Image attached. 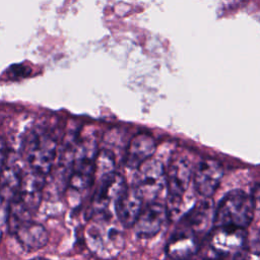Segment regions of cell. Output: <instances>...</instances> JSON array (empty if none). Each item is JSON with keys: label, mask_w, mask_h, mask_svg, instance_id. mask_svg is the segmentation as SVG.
<instances>
[{"label": "cell", "mask_w": 260, "mask_h": 260, "mask_svg": "<svg viewBox=\"0 0 260 260\" xmlns=\"http://www.w3.org/2000/svg\"><path fill=\"white\" fill-rule=\"evenodd\" d=\"M46 177L29 170L22 177L18 198L34 212L40 205Z\"/></svg>", "instance_id": "cell-14"}, {"label": "cell", "mask_w": 260, "mask_h": 260, "mask_svg": "<svg viewBox=\"0 0 260 260\" xmlns=\"http://www.w3.org/2000/svg\"><path fill=\"white\" fill-rule=\"evenodd\" d=\"M169 216L167 207L160 203L152 202L140 212L134 223L135 235L142 239H148L155 236L162 228Z\"/></svg>", "instance_id": "cell-8"}, {"label": "cell", "mask_w": 260, "mask_h": 260, "mask_svg": "<svg viewBox=\"0 0 260 260\" xmlns=\"http://www.w3.org/2000/svg\"><path fill=\"white\" fill-rule=\"evenodd\" d=\"M2 239V231H1V228H0V241Z\"/></svg>", "instance_id": "cell-23"}, {"label": "cell", "mask_w": 260, "mask_h": 260, "mask_svg": "<svg viewBox=\"0 0 260 260\" xmlns=\"http://www.w3.org/2000/svg\"><path fill=\"white\" fill-rule=\"evenodd\" d=\"M166 184V169L160 160L150 157L136 169L133 187L143 200L155 199Z\"/></svg>", "instance_id": "cell-5"}, {"label": "cell", "mask_w": 260, "mask_h": 260, "mask_svg": "<svg viewBox=\"0 0 260 260\" xmlns=\"http://www.w3.org/2000/svg\"><path fill=\"white\" fill-rule=\"evenodd\" d=\"M8 208H9V202L4 200L0 196V225L7 222Z\"/></svg>", "instance_id": "cell-19"}, {"label": "cell", "mask_w": 260, "mask_h": 260, "mask_svg": "<svg viewBox=\"0 0 260 260\" xmlns=\"http://www.w3.org/2000/svg\"><path fill=\"white\" fill-rule=\"evenodd\" d=\"M22 153L29 170L46 177L57 155V140L50 131L34 129L23 140Z\"/></svg>", "instance_id": "cell-2"}, {"label": "cell", "mask_w": 260, "mask_h": 260, "mask_svg": "<svg viewBox=\"0 0 260 260\" xmlns=\"http://www.w3.org/2000/svg\"><path fill=\"white\" fill-rule=\"evenodd\" d=\"M115 155L110 149H103L98 152V155L95 157L94 161V168L95 172L94 175H98L99 179L115 172Z\"/></svg>", "instance_id": "cell-17"}, {"label": "cell", "mask_w": 260, "mask_h": 260, "mask_svg": "<svg viewBox=\"0 0 260 260\" xmlns=\"http://www.w3.org/2000/svg\"><path fill=\"white\" fill-rule=\"evenodd\" d=\"M156 148L154 138L145 133L134 136L126 149L125 166L129 169L136 170L145 160L152 157Z\"/></svg>", "instance_id": "cell-13"}, {"label": "cell", "mask_w": 260, "mask_h": 260, "mask_svg": "<svg viewBox=\"0 0 260 260\" xmlns=\"http://www.w3.org/2000/svg\"><path fill=\"white\" fill-rule=\"evenodd\" d=\"M198 249L197 235L187 228L177 231L166 246L168 256L174 260H187L195 255Z\"/></svg>", "instance_id": "cell-12"}, {"label": "cell", "mask_w": 260, "mask_h": 260, "mask_svg": "<svg viewBox=\"0 0 260 260\" xmlns=\"http://www.w3.org/2000/svg\"><path fill=\"white\" fill-rule=\"evenodd\" d=\"M22 177L20 168L13 161L5 162L0 176V196L7 202L15 199L20 191Z\"/></svg>", "instance_id": "cell-16"}, {"label": "cell", "mask_w": 260, "mask_h": 260, "mask_svg": "<svg viewBox=\"0 0 260 260\" xmlns=\"http://www.w3.org/2000/svg\"><path fill=\"white\" fill-rule=\"evenodd\" d=\"M143 199L137 190L132 186L117 200L114 209L119 223L124 228H131L136 222L140 212L142 211Z\"/></svg>", "instance_id": "cell-10"}, {"label": "cell", "mask_w": 260, "mask_h": 260, "mask_svg": "<svg viewBox=\"0 0 260 260\" xmlns=\"http://www.w3.org/2000/svg\"><path fill=\"white\" fill-rule=\"evenodd\" d=\"M215 209L209 198L200 201L192 207L184 216L183 223L185 228L191 230L195 235L208 233L214 224Z\"/></svg>", "instance_id": "cell-11"}, {"label": "cell", "mask_w": 260, "mask_h": 260, "mask_svg": "<svg viewBox=\"0 0 260 260\" xmlns=\"http://www.w3.org/2000/svg\"><path fill=\"white\" fill-rule=\"evenodd\" d=\"M251 198L254 204V207L260 209V185H255L251 192Z\"/></svg>", "instance_id": "cell-20"}, {"label": "cell", "mask_w": 260, "mask_h": 260, "mask_svg": "<svg viewBox=\"0 0 260 260\" xmlns=\"http://www.w3.org/2000/svg\"><path fill=\"white\" fill-rule=\"evenodd\" d=\"M192 175V167L187 158L181 156L172 158L168 170H166L169 216L179 213Z\"/></svg>", "instance_id": "cell-4"}, {"label": "cell", "mask_w": 260, "mask_h": 260, "mask_svg": "<svg viewBox=\"0 0 260 260\" xmlns=\"http://www.w3.org/2000/svg\"><path fill=\"white\" fill-rule=\"evenodd\" d=\"M84 240L92 255L102 260L117 258L125 246V236L111 214H96L86 225Z\"/></svg>", "instance_id": "cell-1"}, {"label": "cell", "mask_w": 260, "mask_h": 260, "mask_svg": "<svg viewBox=\"0 0 260 260\" xmlns=\"http://www.w3.org/2000/svg\"><path fill=\"white\" fill-rule=\"evenodd\" d=\"M127 186L122 175L113 172L100 178V184L93 196V206L96 214H108L109 206L116 204Z\"/></svg>", "instance_id": "cell-6"}, {"label": "cell", "mask_w": 260, "mask_h": 260, "mask_svg": "<svg viewBox=\"0 0 260 260\" xmlns=\"http://www.w3.org/2000/svg\"><path fill=\"white\" fill-rule=\"evenodd\" d=\"M254 204L249 194L242 190L228 193L215 209V228L245 229L252 221Z\"/></svg>", "instance_id": "cell-3"}, {"label": "cell", "mask_w": 260, "mask_h": 260, "mask_svg": "<svg viewBox=\"0 0 260 260\" xmlns=\"http://www.w3.org/2000/svg\"><path fill=\"white\" fill-rule=\"evenodd\" d=\"M30 72V69L23 66V65H14V66H11L10 67V72L9 74L12 76V77H17V78H21V77H24L26 75H28Z\"/></svg>", "instance_id": "cell-18"}, {"label": "cell", "mask_w": 260, "mask_h": 260, "mask_svg": "<svg viewBox=\"0 0 260 260\" xmlns=\"http://www.w3.org/2000/svg\"><path fill=\"white\" fill-rule=\"evenodd\" d=\"M20 245L27 251H35L43 248L48 243V232L46 229L31 220L20 225L13 234Z\"/></svg>", "instance_id": "cell-15"}, {"label": "cell", "mask_w": 260, "mask_h": 260, "mask_svg": "<svg viewBox=\"0 0 260 260\" xmlns=\"http://www.w3.org/2000/svg\"><path fill=\"white\" fill-rule=\"evenodd\" d=\"M5 162H6L5 147H4L3 142L0 141V176H1V173H2L3 168H4V166H5Z\"/></svg>", "instance_id": "cell-21"}, {"label": "cell", "mask_w": 260, "mask_h": 260, "mask_svg": "<svg viewBox=\"0 0 260 260\" xmlns=\"http://www.w3.org/2000/svg\"><path fill=\"white\" fill-rule=\"evenodd\" d=\"M246 242L245 229L215 228L211 235V248L221 255L238 254Z\"/></svg>", "instance_id": "cell-9"}, {"label": "cell", "mask_w": 260, "mask_h": 260, "mask_svg": "<svg viewBox=\"0 0 260 260\" xmlns=\"http://www.w3.org/2000/svg\"><path fill=\"white\" fill-rule=\"evenodd\" d=\"M30 260H50V259H48V258H45V257H35V258L30 259Z\"/></svg>", "instance_id": "cell-22"}, {"label": "cell", "mask_w": 260, "mask_h": 260, "mask_svg": "<svg viewBox=\"0 0 260 260\" xmlns=\"http://www.w3.org/2000/svg\"><path fill=\"white\" fill-rule=\"evenodd\" d=\"M223 177L221 165L211 158L201 160L193 173V182L199 195L209 198L214 194Z\"/></svg>", "instance_id": "cell-7"}]
</instances>
